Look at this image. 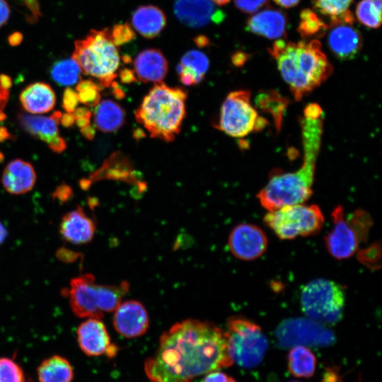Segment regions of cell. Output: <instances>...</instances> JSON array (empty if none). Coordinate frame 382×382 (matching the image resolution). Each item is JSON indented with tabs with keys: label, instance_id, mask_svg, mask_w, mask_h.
I'll list each match as a JSON object with an SVG mask.
<instances>
[{
	"label": "cell",
	"instance_id": "obj_2",
	"mask_svg": "<svg viewBox=\"0 0 382 382\" xmlns=\"http://www.w3.org/2000/svg\"><path fill=\"white\" fill-rule=\"evenodd\" d=\"M322 109L311 103L305 108L300 119L303 149L301 166L291 173H274L258 192L261 205L268 211L302 204L313 193L312 185L323 134Z\"/></svg>",
	"mask_w": 382,
	"mask_h": 382
},
{
	"label": "cell",
	"instance_id": "obj_37",
	"mask_svg": "<svg viewBox=\"0 0 382 382\" xmlns=\"http://www.w3.org/2000/svg\"><path fill=\"white\" fill-rule=\"evenodd\" d=\"M112 42L117 47L129 42L136 37L133 28L128 23H121L110 28Z\"/></svg>",
	"mask_w": 382,
	"mask_h": 382
},
{
	"label": "cell",
	"instance_id": "obj_1",
	"mask_svg": "<svg viewBox=\"0 0 382 382\" xmlns=\"http://www.w3.org/2000/svg\"><path fill=\"white\" fill-rule=\"evenodd\" d=\"M233 364L224 330L211 322L187 319L162 334L144 371L151 382H192Z\"/></svg>",
	"mask_w": 382,
	"mask_h": 382
},
{
	"label": "cell",
	"instance_id": "obj_34",
	"mask_svg": "<svg viewBox=\"0 0 382 382\" xmlns=\"http://www.w3.org/2000/svg\"><path fill=\"white\" fill-rule=\"evenodd\" d=\"M258 105L265 110L270 111L275 118L277 127H279L283 110L286 101L276 92L262 93L257 98Z\"/></svg>",
	"mask_w": 382,
	"mask_h": 382
},
{
	"label": "cell",
	"instance_id": "obj_26",
	"mask_svg": "<svg viewBox=\"0 0 382 382\" xmlns=\"http://www.w3.org/2000/svg\"><path fill=\"white\" fill-rule=\"evenodd\" d=\"M95 127L103 132L120 129L125 121V112L122 106L110 99L100 101L93 111Z\"/></svg>",
	"mask_w": 382,
	"mask_h": 382
},
{
	"label": "cell",
	"instance_id": "obj_18",
	"mask_svg": "<svg viewBox=\"0 0 382 382\" xmlns=\"http://www.w3.org/2000/svg\"><path fill=\"white\" fill-rule=\"evenodd\" d=\"M96 231L95 221L79 206L64 214L59 224V233L62 238L76 245L91 242Z\"/></svg>",
	"mask_w": 382,
	"mask_h": 382
},
{
	"label": "cell",
	"instance_id": "obj_19",
	"mask_svg": "<svg viewBox=\"0 0 382 382\" xmlns=\"http://www.w3.org/2000/svg\"><path fill=\"white\" fill-rule=\"evenodd\" d=\"M352 24L340 23L330 26L328 45L332 53L341 59L355 57L362 45V39L357 29Z\"/></svg>",
	"mask_w": 382,
	"mask_h": 382
},
{
	"label": "cell",
	"instance_id": "obj_45",
	"mask_svg": "<svg viewBox=\"0 0 382 382\" xmlns=\"http://www.w3.org/2000/svg\"><path fill=\"white\" fill-rule=\"evenodd\" d=\"M10 9L6 0H0V28L8 20Z\"/></svg>",
	"mask_w": 382,
	"mask_h": 382
},
{
	"label": "cell",
	"instance_id": "obj_52",
	"mask_svg": "<svg viewBox=\"0 0 382 382\" xmlns=\"http://www.w3.org/2000/svg\"><path fill=\"white\" fill-rule=\"evenodd\" d=\"M11 137V135L8 132V129L4 127L0 126V142L10 139Z\"/></svg>",
	"mask_w": 382,
	"mask_h": 382
},
{
	"label": "cell",
	"instance_id": "obj_40",
	"mask_svg": "<svg viewBox=\"0 0 382 382\" xmlns=\"http://www.w3.org/2000/svg\"><path fill=\"white\" fill-rule=\"evenodd\" d=\"M73 113L75 122L80 129L91 125V112L88 107L77 108Z\"/></svg>",
	"mask_w": 382,
	"mask_h": 382
},
{
	"label": "cell",
	"instance_id": "obj_21",
	"mask_svg": "<svg viewBox=\"0 0 382 382\" xmlns=\"http://www.w3.org/2000/svg\"><path fill=\"white\" fill-rule=\"evenodd\" d=\"M36 182V173L31 163L21 159L10 161L4 168L1 183L7 192L21 195L30 191Z\"/></svg>",
	"mask_w": 382,
	"mask_h": 382
},
{
	"label": "cell",
	"instance_id": "obj_3",
	"mask_svg": "<svg viewBox=\"0 0 382 382\" xmlns=\"http://www.w3.org/2000/svg\"><path fill=\"white\" fill-rule=\"evenodd\" d=\"M296 100L323 83L332 66L317 40L298 42L276 40L268 50Z\"/></svg>",
	"mask_w": 382,
	"mask_h": 382
},
{
	"label": "cell",
	"instance_id": "obj_11",
	"mask_svg": "<svg viewBox=\"0 0 382 382\" xmlns=\"http://www.w3.org/2000/svg\"><path fill=\"white\" fill-rule=\"evenodd\" d=\"M332 217L334 226L325 237L326 248L336 259H347L357 252L359 243L366 238L369 222L357 212L350 216V221H347L341 206L334 209Z\"/></svg>",
	"mask_w": 382,
	"mask_h": 382
},
{
	"label": "cell",
	"instance_id": "obj_32",
	"mask_svg": "<svg viewBox=\"0 0 382 382\" xmlns=\"http://www.w3.org/2000/svg\"><path fill=\"white\" fill-rule=\"evenodd\" d=\"M382 0H361L356 8L359 21L370 28H378L381 23Z\"/></svg>",
	"mask_w": 382,
	"mask_h": 382
},
{
	"label": "cell",
	"instance_id": "obj_43",
	"mask_svg": "<svg viewBox=\"0 0 382 382\" xmlns=\"http://www.w3.org/2000/svg\"><path fill=\"white\" fill-rule=\"evenodd\" d=\"M321 382H341L337 369L327 368Z\"/></svg>",
	"mask_w": 382,
	"mask_h": 382
},
{
	"label": "cell",
	"instance_id": "obj_9",
	"mask_svg": "<svg viewBox=\"0 0 382 382\" xmlns=\"http://www.w3.org/2000/svg\"><path fill=\"white\" fill-rule=\"evenodd\" d=\"M264 221L278 238L291 240L319 232L324 217L317 205L302 203L269 211L264 216Z\"/></svg>",
	"mask_w": 382,
	"mask_h": 382
},
{
	"label": "cell",
	"instance_id": "obj_22",
	"mask_svg": "<svg viewBox=\"0 0 382 382\" xmlns=\"http://www.w3.org/2000/svg\"><path fill=\"white\" fill-rule=\"evenodd\" d=\"M286 18L277 9H265L252 16L247 21L246 29L269 39L279 40L286 35Z\"/></svg>",
	"mask_w": 382,
	"mask_h": 382
},
{
	"label": "cell",
	"instance_id": "obj_49",
	"mask_svg": "<svg viewBox=\"0 0 382 382\" xmlns=\"http://www.w3.org/2000/svg\"><path fill=\"white\" fill-rule=\"evenodd\" d=\"M277 4L284 8H291L297 5L301 0H273Z\"/></svg>",
	"mask_w": 382,
	"mask_h": 382
},
{
	"label": "cell",
	"instance_id": "obj_42",
	"mask_svg": "<svg viewBox=\"0 0 382 382\" xmlns=\"http://www.w3.org/2000/svg\"><path fill=\"white\" fill-rule=\"evenodd\" d=\"M73 192L71 188L66 185L59 186L53 194V197L61 202H65L71 198Z\"/></svg>",
	"mask_w": 382,
	"mask_h": 382
},
{
	"label": "cell",
	"instance_id": "obj_16",
	"mask_svg": "<svg viewBox=\"0 0 382 382\" xmlns=\"http://www.w3.org/2000/svg\"><path fill=\"white\" fill-rule=\"evenodd\" d=\"M61 117L59 111L48 117L20 113L18 120L24 130L45 142L52 151L61 153L66 147L58 129Z\"/></svg>",
	"mask_w": 382,
	"mask_h": 382
},
{
	"label": "cell",
	"instance_id": "obj_24",
	"mask_svg": "<svg viewBox=\"0 0 382 382\" xmlns=\"http://www.w3.org/2000/svg\"><path fill=\"white\" fill-rule=\"evenodd\" d=\"M132 24L141 36L151 39L157 37L166 25L163 11L153 5L138 7L132 16Z\"/></svg>",
	"mask_w": 382,
	"mask_h": 382
},
{
	"label": "cell",
	"instance_id": "obj_6",
	"mask_svg": "<svg viewBox=\"0 0 382 382\" xmlns=\"http://www.w3.org/2000/svg\"><path fill=\"white\" fill-rule=\"evenodd\" d=\"M129 290L127 282L118 285L98 284L94 276L88 273L71 280L68 296L75 316L101 319L105 313L116 309Z\"/></svg>",
	"mask_w": 382,
	"mask_h": 382
},
{
	"label": "cell",
	"instance_id": "obj_8",
	"mask_svg": "<svg viewBox=\"0 0 382 382\" xmlns=\"http://www.w3.org/2000/svg\"><path fill=\"white\" fill-rule=\"evenodd\" d=\"M345 303V290L339 284L325 279H316L306 284L301 294L303 313L319 324L339 322Z\"/></svg>",
	"mask_w": 382,
	"mask_h": 382
},
{
	"label": "cell",
	"instance_id": "obj_33",
	"mask_svg": "<svg viewBox=\"0 0 382 382\" xmlns=\"http://www.w3.org/2000/svg\"><path fill=\"white\" fill-rule=\"evenodd\" d=\"M329 26L315 11L304 9L300 14V23L298 32L304 38L317 35L322 36Z\"/></svg>",
	"mask_w": 382,
	"mask_h": 382
},
{
	"label": "cell",
	"instance_id": "obj_56",
	"mask_svg": "<svg viewBox=\"0 0 382 382\" xmlns=\"http://www.w3.org/2000/svg\"><path fill=\"white\" fill-rule=\"evenodd\" d=\"M289 382H301V381H289Z\"/></svg>",
	"mask_w": 382,
	"mask_h": 382
},
{
	"label": "cell",
	"instance_id": "obj_44",
	"mask_svg": "<svg viewBox=\"0 0 382 382\" xmlns=\"http://www.w3.org/2000/svg\"><path fill=\"white\" fill-rule=\"evenodd\" d=\"M119 76L124 83H131L137 81L134 71L127 68L120 70Z\"/></svg>",
	"mask_w": 382,
	"mask_h": 382
},
{
	"label": "cell",
	"instance_id": "obj_35",
	"mask_svg": "<svg viewBox=\"0 0 382 382\" xmlns=\"http://www.w3.org/2000/svg\"><path fill=\"white\" fill-rule=\"evenodd\" d=\"M102 87L93 80H81L77 83L76 91L79 101L86 107H95L100 101Z\"/></svg>",
	"mask_w": 382,
	"mask_h": 382
},
{
	"label": "cell",
	"instance_id": "obj_25",
	"mask_svg": "<svg viewBox=\"0 0 382 382\" xmlns=\"http://www.w3.org/2000/svg\"><path fill=\"white\" fill-rule=\"evenodd\" d=\"M209 67L207 55L198 50H190L184 54L177 66L181 83L186 86L199 83Z\"/></svg>",
	"mask_w": 382,
	"mask_h": 382
},
{
	"label": "cell",
	"instance_id": "obj_12",
	"mask_svg": "<svg viewBox=\"0 0 382 382\" xmlns=\"http://www.w3.org/2000/svg\"><path fill=\"white\" fill-rule=\"evenodd\" d=\"M276 337L282 348L298 345L325 347L335 340L333 333L314 321L305 319H290L277 328Z\"/></svg>",
	"mask_w": 382,
	"mask_h": 382
},
{
	"label": "cell",
	"instance_id": "obj_15",
	"mask_svg": "<svg viewBox=\"0 0 382 382\" xmlns=\"http://www.w3.org/2000/svg\"><path fill=\"white\" fill-rule=\"evenodd\" d=\"M77 342L81 351L88 357L105 354L109 357L116 355L117 346L111 340L104 323L98 318H88L81 323L76 330Z\"/></svg>",
	"mask_w": 382,
	"mask_h": 382
},
{
	"label": "cell",
	"instance_id": "obj_17",
	"mask_svg": "<svg viewBox=\"0 0 382 382\" xmlns=\"http://www.w3.org/2000/svg\"><path fill=\"white\" fill-rule=\"evenodd\" d=\"M113 325L115 330L123 337H139L149 328V315L139 301H126L120 303L115 310Z\"/></svg>",
	"mask_w": 382,
	"mask_h": 382
},
{
	"label": "cell",
	"instance_id": "obj_54",
	"mask_svg": "<svg viewBox=\"0 0 382 382\" xmlns=\"http://www.w3.org/2000/svg\"><path fill=\"white\" fill-rule=\"evenodd\" d=\"M195 42L198 46L204 47L208 45L209 40L204 36H199L195 39Z\"/></svg>",
	"mask_w": 382,
	"mask_h": 382
},
{
	"label": "cell",
	"instance_id": "obj_28",
	"mask_svg": "<svg viewBox=\"0 0 382 382\" xmlns=\"http://www.w3.org/2000/svg\"><path fill=\"white\" fill-rule=\"evenodd\" d=\"M289 373L297 378H310L316 371V357L306 346L293 347L287 354Z\"/></svg>",
	"mask_w": 382,
	"mask_h": 382
},
{
	"label": "cell",
	"instance_id": "obj_55",
	"mask_svg": "<svg viewBox=\"0 0 382 382\" xmlns=\"http://www.w3.org/2000/svg\"><path fill=\"white\" fill-rule=\"evenodd\" d=\"M214 4H217V5H219V6H223V5H225L226 4H228L229 2V0H212Z\"/></svg>",
	"mask_w": 382,
	"mask_h": 382
},
{
	"label": "cell",
	"instance_id": "obj_51",
	"mask_svg": "<svg viewBox=\"0 0 382 382\" xmlns=\"http://www.w3.org/2000/svg\"><path fill=\"white\" fill-rule=\"evenodd\" d=\"M11 79L8 76L5 74L0 75V85L2 87L8 89L11 86Z\"/></svg>",
	"mask_w": 382,
	"mask_h": 382
},
{
	"label": "cell",
	"instance_id": "obj_47",
	"mask_svg": "<svg viewBox=\"0 0 382 382\" xmlns=\"http://www.w3.org/2000/svg\"><path fill=\"white\" fill-rule=\"evenodd\" d=\"M60 122L64 127H69L75 123V117L74 113L66 112L62 115Z\"/></svg>",
	"mask_w": 382,
	"mask_h": 382
},
{
	"label": "cell",
	"instance_id": "obj_39",
	"mask_svg": "<svg viewBox=\"0 0 382 382\" xmlns=\"http://www.w3.org/2000/svg\"><path fill=\"white\" fill-rule=\"evenodd\" d=\"M79 102L76 91L71 88H66L62 98V107L66 112H74L77 108Z\"/></svg>",
	"mask_w": 382,
	"mask_h": 382
},
{
	"label": "cell",
	"instance_id": "obj_46",
	"mask_svg": "<svg viewBox=\"0 0 382 382\" xmlns=\"http://www.w3.org/2000/svg\"><path fill=\"white\" fill-rule=\"evenodd\" d=\"M8 96V89L2 87L0 85V121L5 118L4 109L7 103Z\"/></svg>",
	"mask_w": 382,
	"mask_h": 382
},
{
	"label": "cell",
	"instance_id": "obj_14",
	"mask_svg": "<svg viewBox=\"0 0 382 382\" xmlns=\"http://www.w3.org/2000/svg\"><path fill=\"white\" fill-rule=\"evenodd\" d=\"M173 11L185 26L199 28L224 21V12L212 0H174Z\"/></svg>",
	"mask_w": 382,
	"mask_h": 382
},
{
	"label": "cell",
	"instance_id": "obj_30",
	"mask_svg": "<svg viewBox=\"0 0 382 382\" xmlns=\"http://www.w3.org/2000/svg\"><path fill=\"white\" fill-rule=\"evenodd\" d=\"M353 0H315L316 12L329 18V27L340 23L353 24L354 16L348 10Z\"/></svg>",
	"mask_w": 382,
	"mask_h": 382
},
{
	"label": "cell",
	"instance_id": "obj_36",
	"mask_svg": "<svg viewBox=\"0 0 382 382\" xmlns=\"http://www.w3.org/2000/svg\"><path fill=\"white\" fill-rule=\"evenodd\" d=\"M24 372L13 359L0 357V382H25Z\"/></svg>",
	"mask_w": 382,
	"mask_h": 382
},
{
	"label": "cell",
	"instance_id": "obj_48",
	"mask_svg": "<svg viewBox=\"0 0 382 382\" xmlns=\"http://www.w3.org/2000/svg\"><path fill=\"white\" fill-rule=\"evenodd\" d=\"M81 132L86 139L91 140L95 136V128L92 125H89L83 128L80 129Z\"/></svg>",
	"mask_w": 382,
	"mask_h": 382
},
{
	"label": "cell",
	"instance_id": "obj_10",
	"mask_svg": "<svg viewBox=\"0 0 382 382\" xmlns=\"http://www.w3.org/2000/svg\"><path fill=\"white\" fill-rule=\"evenodd\" d=\"M250 96L245 90L230 92L222 103L216 127L236 138L263 129L267 122L252 105Z\"/></svg>",
	"mask_w": 382,
	"mask_h": 382
},
{
	"label": "cell",
	"instance_id": "obj_20",
	"mask_svg": "<svg viewBox=\"0 0 382 382\" xmlns=\"http://www.w3.org/2000/svg\"><path fill=\"white\" fill-rule=\"evenodd\" d=\"M133 65L137 79L144 83H161L168 69V63L164 54L155 48L140 52L135 57Z\"/></svg>",
	"mask_w": 382,
	"mask_h": 382
},
{
	"label": "cell",
	"instance_id": "obj_23",
	"mask_svg": "<svg viewBox=\"0 0 382 382\" xmlns=\"http://www.w3.org/2000/svg\"><path fill=\"white\" fill-rule=\"evenodd\" d=\"M20 101L28 112L46 113L54 107L56 96L49 84L36 82L28 85L22 91Z\"/></svg>",
	"mask_w": 382,
	"mask_h": 382
},
{
	"label": "cell",
	"instance_id": "obj_29",
	"mask_svg": "<svg viewBox=\"0 0 382 382\" xmlns=\"http://www.w3.org/2000/svg\"><path fill=\"white\" fill-rule=\"evenodd\" d=\"M132 173V168L127 158L122 154H115L91 175V180L109 178L133 183L135 178H133Z\"/></svg>",
	"mask_w": 382,
	"mask_h": 382
},
{
	"label": "cell",
	"instance_id": "obj_4",
	"mask_svg": "<svg viewBox=\"0 0 382 382\" xmlns=\"http://www.w3.org/2000/svg\"><path fill=\"white\" fill-rule=\"evenodd\" d=\"M187 92L163 83H156L144 97L135 118L151 137L173 141L180 133L186 115Z\"/></svg>",
	"mask_w": 382,
	"mask_h": 382
},
{
	"label": "cell",
	"instance_id": "obj_27",
	"mask_svg": "<svg viewBox=\"0 0 382 382\" xmlns=\"http://www.w3.org/2000/svg\"><path fill=\"white\" fill-rule=\"evenodd\" d=\"M39 382H71L74 369L69 361L60 355L44 359L37 369Z\"/></svg>",
	"mask_w": 382,
	"mask_h": 382
},
{
	"label": "cell",
	"instance_id": "obj_38",
	"mask_svg": "<svg viewBox=\"0 0 382 382\" xmlns=\"http://www.w3.org/2000/svg\"><path fill=\"white\" fill-rule=\"evenodd\" d=\"M268 0H234L236 6L241 11L254 13L264 6Z\"/></svg>",
	"mask_w": 382,
	"mask_h": 382
},
{
	"label": "cell",
	"instance_id": "obj_41",
	"mask_svg": "<svg viewBox=\"0 0 382 382\" xmlns=\"http://www.w3.org/2000/svg\"><path fill=\"white\" fill-rule=\"evenodd\" d=\"M202 382H237L233 377L219 371H214L207 374Z\"/></svg>",
	"mask_w": 382,
	"mask_h": 382
},
{
	"label": "cell",
	"instance_id": "obj_53",
	"mask_svg": "<svg viewBox=\"0 0 382 382\" xmlns=\"http://www.w3.org/2000/svg\"><path fill=\"white\" fill-rule=\"evenodd\" d=\"M8 231L4 224L0 221V245L5 241Z\"/></svg>",
	"mask_w": 382,
	"mask_h": 382
},
{
	"label": "cell",
	"instance_id": "obj_31",
	"mask_svg": "<svg viewBox=\"0 0 382 382\" xmlns=\"http://www.w3.org/2000/svg\"><path fill=\"white\" fill-rule=\"evenodd\" d=\"M50 74L57 84L69 86L79 81L81 71L77 63L71 58L55 62L51 68Z\"/></svg>",
	"mask_w": 382,
	"mask_h": 382
},
{
	"label": "cell",
	"instance_id": "obj_13",
	"mask_svg": "<svg viewBox=\"0 0 382 382\" xmlns=\"http://www.w3.org/2000/svg\"><path fill=\"white\" fill-rule=\"evenodd\" d=\"M267 238L258 226L250 224L236 226L228 236L231 253L238 259L250 261L257 259L267 250Z\"/></svg>",
	"mask_w": 382,
	"mask_h": 382
},
{
	"label": "cell",
	"instance_id": "obj_7",
	"mask_svg": "<svg viewBox=\"0 0 382 382\" xmlns=\"http://www.w3.org/2000/svg\"><path fill=\"white\" fill-rule=\"evenodd\" d=\"M224 332L233 363L244 369L255 368L261 363L269 343L257 324L243 317H232Z\"/></svg>",
	"mask_w": 382,
	"mask_h": 382
},
{
	"label": "cell",
	"instance_id": "obj_50",
	"mask_svg": "<svg viewBox=\"0 0 382 382\" xmlns=\"http://www.w3.org/2000/svg\"><path fill=\"white\" fill-rule=\"evenodd\" d=\"M245 59L246 54L243 52H237L232 57L233 62L236 65H241Z\"/></svg>",
	"mask_w": 382,
	"mask_h": 382
},
{
	"label": "cell",
	"instance_id": "obj_5",
	"mask_svg": "<svg viewBox=\"0 0 382 382\" xmlns=\"http://www.w3.org/2000/svg\"><path fill=\"white\" fill-rule=\"evenodd\" d=\"M71 58L82 74L97 79L101 87L111 86L117 77L120 57L110 28L92 30L76 40Z\"/></svg>",
	"mask_w": 382,
	"mask_h": 382
}]
</instances>
